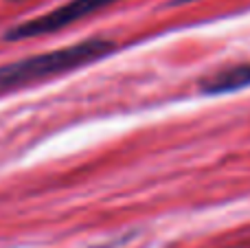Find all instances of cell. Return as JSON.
<instances>
[{"instance_id":"cell-1","label":"cell","mask_w":250,"mask_h":248,"mask_svg":"<svg viewBox=\"0 0 250 248\" xmlns=\"http://www.w3.org/2000/svg\"><path fill=\"white\" fill-rule=\"evenodd\" d=\"M114 51V42L105 38H90L83 42L62 46L55 51L38 53L22 60L9 62L0 66V97L9 92H18L31 83H40L44 79L60 77L70 70H77L92 62L104 60Z\"/></svg>"},{"instance_id":"cell-2","label":"cell","mask_w":250,"mask_h":248,"mask_svg":"<svg viewBox=\"0 0 250 248\" xmlns=\"http://www.w3.org/2000/svg\"><path fill=\"white\" fill-rule=\"evenodd\" d=\"M117 0H68L62 7H55L51 11L35 16L31 20H24L20 24L11 26L4 31V40L7 42H16V40H29V38H40L46 33H55L66 26L75 24V22L83 20V18L92 16V13L101 11V9L114 4Z\"/></svg>"},{"instance_id":"cell-3","label":"cell","mask_w":250,"mask_h":248,"mask_svg":"<svg viewBox=\"0 0 250 248\" xmlns=\"http://www.w3.org/2000/svg\"><path fill=\"white\" fill-rule=\"evenodd\" d=\"M246 86H250V62L222 68L200 82V88L207 95H224V92L242 90Z\"/></svg>"},{"instance_id":"cell-4","label":"cell","mask_w":250,"mask_h":248,"mask_svg":"<svg viewBox=\"0 0 250 248\" xmlns=\"http://www.w3.org/2000/svg\"><path fill=\"white\" fill-rule=\"evenodd\" d=\"M11 2H18V0H11Z\"/></svg>"}]
</instances>
